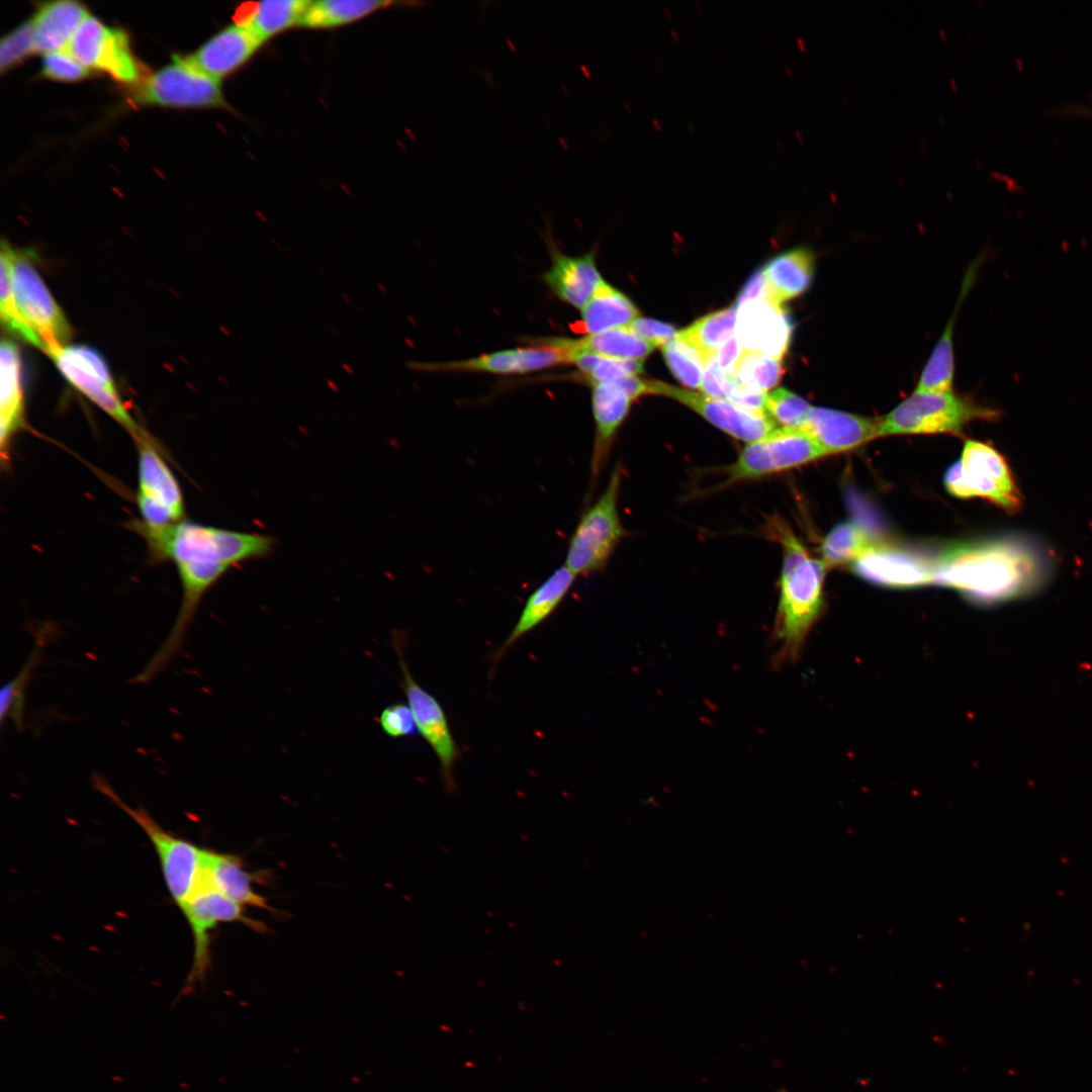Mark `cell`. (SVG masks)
Masks as SVG:
<instances>
[{
  "label": "cell",
  "mask_w": 1092,
  "mask_h": 1092,
  "mask_svg": "<svg viewBox=\"0 0 1092 1092\" xmlns=\"http://www.w3.org/2000/svg\"><path fill=\"white\" fill-rule=\"evenodd\" d=\"M32 53H34L32 28L30 21H28L10 31L1 39V72L10 70Z\"/></svg>",
  "instance_id": "cell-42"
},
{
  "label": "cell",
  "mask_w": 1092,
  "mask_h": 1092,
  "mask_svg": "<svg viewBox=\"0 0 1092 1092\" xmlns=\"http://www.w3.org/2000/svg\"><path fill=\"white\" fill-rule=\"evenodd\" d=\"M12 296L16 310L51 358L68 346L71 327L33 264L30 252L9 244Z\"/></svg>",
  "instance_id": "cell-7"
},
{
  "label": "cell",
  "mask_w": 1092,
  "mask_h": 1092,
  "mask_svg": "<svg viewBox=\"0 0 1092 1092\" xmlns=\"http://www.w3.org/2000/svg\"><path fill=\"white\" fill-rule=\"evenodd\" d=\"M736 315L735 305L709 313L677 332L676 338L697 349L706 364L735 336Z\"/></svg>",
  "instance_id": "cell-33"
},
{
  "label": "cell",
  "mask_w": 1092,
  "mask_h": 1092,
  "mask_svg": "<svg viewBox=\"0 0 1092 1092\" xmlns=\"http://www.w3.org/2000/svg\"><path fill=\"white\" fill-rule=\"evenodd\" d=\"M40 74L54 81L75 82L88 77L90 70L65 49L44 55Z\"/></svg>",
  "instance_id": "cell-43"
},
{
  "label": "cell",
  "mask_w": 1092,
  "mask_h": 1092,
  "mask_svg": "<svg viewBox=\"0 0 1092 1092\" xmlns=\"http://www.w3.org/2000/svg\"><path fill=\"white\" fill-rule=\"evenodd\" d=\"M850 567L870 582L911 588L932 583L934 554L914 546L876 541Z\"/></svg>",
  "instance_id": "cell-15"
},
{
  "label": "cell",
  "mask_w": 1092,
  "mask_h": 1092,
  "mask_svg": "<svg viewBox=\"0 0 1092 1092\" xmlns=\"http://www.w3.org/2000/svg\"><path fill=\"white\" fill-rule=\"evenodd\" d=\"M952 315L932 351L916 387L917 390L949 391L953 379Z\"/></svg>",
  "instance_id": "cell-36"
},
{
  "label": "cell",
  "mask_w": 1092,
  "mask_h": 1092,
  "mask_svg": "<svg viewBox=\"0 0 1092 1092\" xmlns=\"http://www.w3.org/2000/svg\"><path fill=\"white\" fill-rule=\"evenodd\" d=\"M44 641L43 637L36 640L29 658L20 671L12 680L2 687L0 693V720L2 724L8 719L12 721L18 730L23 728L26 689L32 671L41 656Z\"/></svg>",
  "instance_id": "cell-35"
},
{
  "label": "cell",
  "mask_w": 1092,
  "mask_h": 1092,
  "mask_svg": "<svg viewBox=\"0 0 1092 1092\" xmlns=\"http://www.w3.org/2000/svg\"><path fill=\"white\" fill-rule=\"evenodd\" d=\"M762 269L769 298L783 304L809 288L814 274V257L809 250L797 248L776 256Z\"/></svg>",
  "instance_id": "cell-30"
},
{
  "label": "cell",
  "mask_w": 1092,
  "mask_h": 1092,
  "mask_svg": "<svg viewBox=\"0 0 1092 1092\" xmlns=\"http://www.w3.org/2000/svg\"><path fill=\"white\" fill-rule=\"evenodd\" d=\"M623 468L618 463L597 500L581 513L571 533L564 565L576 576L603 571L615 549L627 535L620 515L619 495Z\"/></svg>",
  "instance_id": "cell-4"
},
{
  "label": "cell",
  "mask_w": 1092,
  "mask_h": 1092,
  "mask_svg": "<svg viewBox=\"0 0 1092 1092\" xmlns=\"http://www.w3.org/2000/svg\"><path fill=\"white\" fill-rule=\"evenodd\" d=\"M1048 574V558L1035 543L1006 536L946 545L934 554L932 583L994 604L1028 595Z\"/></svg>",
  "instance_id": "cell-2"
},
{
  "label": "cell",
  "mask_w": 1092,
  "mask_h": 1092,
  "mask_svg": "<svg viewBox=\"0 0 1092 1092\" xmlns=\"http://www.w3.org/2000/svg\"><path fill=\"white\" fill-rule=\"evenodd\" d=\"M827 456L803 429L776 428L747 443L724 471L719 488L779 474Z\"/></svg>",
  "instance_id": "cell-9"
},
{
  "label": "cell",
  "mask_w": 1092,
  "mask_h": 1092,
  "mask_svg": "<svg viewBox=\"0 0 1092 1092\" xmlns=\"http://www.w3.org/2000/svg\"><path fill=\"white\" fill-rule=\"evenodd\" d=\"M8 243L1 245L0 315L2 325L12 336L39 349L38 341L20 318L12 296Z\"/></svg>",
  "instance_id": "cell-41"
},
{
  "label": "cell",
  "mask_w": 1092,
  "mask_h": 1092,
  "mask_svg": "<svg viewBox=\"0 0 1092 1092\" xmlns=\"http://www.w3.org/2000/svg\"><path fill=\"white\" fill-rule=\"evenodd\" d=\"M547 237L551 261L542 279L559 300L581 309L603 281L595 253L566 255L556 247L550 234Z\"/></svg>",
  "instance_id": "cell-21"
},
{
  "label": "cell",
  "mask_w": 1092,
  "mask_h": 1092,
  "mask_svg": "<svg viewBox=\"0 0 1092 1092\" xmlns=\"http://www.w3.org/2000/svg\"><path fill=\"white\" fill-rule=\"evenodd\" d=\"M812 407L804 398L786 388L766 393L765 413L780 428L801 429Z\"/></svg>",
  "instance_id": "cell-40"
},
{
  "label": "cell",
  "mask_w": 1092,
  "mask_h": 1092,
  "mask_svg": "<svg viewBox=\"0 0 1092 1092\" xmlns=\"http://www.w3.org/2000/svg\"><path fill=\"white\" fill-rule=\"evenodd\" d=\"M761 298H769V294L763 269H758L750 276L740 290L736 298L735 307L748 301Z\"/></svg>",
  "instance_id": "cell-47"
},
{
  "label": "cell",
  "mask_w": 1092,
  "mask_h": 1092,
  "mask_svg": "<svg viewBox=\"0 0 1092 1092\" xmlns=\"http://www.w3.org/2000/svg\"><path fill=\"white\" fill-rule=\"evenodd\" d=\"M343 368H344V369H345V371H346L347 373H349V374H353V372H354V371H353V369H352V367H351L350 365H347V364H343Z\"/></svg>",
  "instance_id": "cell-49"
},
{
  "label": "cell",
  "mask_w": 1092,
  "mask_h": 1092,
  "mask_svg": "<svg viewBox=\"0 0 1092 1092\" xmlns=\"http://www.w3.org/2000/svg\"><path fill=\"white\" fill-rule=\"evenodd\" d=\"M783 373L781 360L743 350L732 375L744 386L765 392L780 382Z\"/></svg>",
  "instance_id": "cell-37"
},
{
  "label": "cell",
  "mask_w": 1092,
  "mask_h": 1092,
  "mask_svg": "<svg viewBox=\"0 0 1092 1092\" xmlns=\"http://www.w3.org/2000/svg\"><path fill=\"white\" fill-rule=\"evenodd\" d=\"M742 347L736 336L729 339L717 352V361L726 373L733 374L742 354Z\"/></svg>",
  "instance_id": "cell-48"
},
{
  "label": "cell",
  "mask_w": 1092,
  "mask_h": 1092,
  "mask_svg": "<svg viewBox=\"0 0 1092 1092\" xmlns=\"http://www.w3.org/2000/svg\"><path fill=\"white\" fill-rule=\"evenodd\" d=\"M576 368L581 374V378L590 386H594L642 373L643 360L613 359L586 352L578 357Z\"/></svg>",
  "instance_id": "cell-38"
},
{
  "label": "cell",
  "mask_w": 1092,
  "mask_h": 1092,
  "mask_svg": "<svg viewBox=\"0 0 1092 1092\" xmlns=\"http://www.w3.org/2000/svg\"><path fill=\"white\" fill-rule=\"evenodd\" d=\"M91 782L97 792L128 815L149 838L159 858L167 890L181 908L196 885L203 848L163 828L143 807L126 804L102 775L94 772Z\"/></svg>",
  "instance_id": "cell-6"
},
{
  "label": "cell",
  "mask_w": 1092,
  "mask_h": 1092,
  "mask_svg": "<svg viewBox=\"0 0 1092 1092\" xmlns=\"http://www.w3.org/2000/svg\"><path fill=\"white\" fill-rule=\"evenodd\" d=\"M156 555L173 562L182 586L174 624L145 666L159 675L181 652L187 631L204 595L233 567L270 556L274 537L182 521L149 542Z\"/></svg>",
  "instance_id": "cell-1"
},
{
  "label": "cell",
  "mask_w": 1092,
  "mask_h": 1092,
  "mask_svg": "<svg viewBox=\"0 0 1092 1092\" xmlns=\"http://www.w3.org/2000/svg\"><path fill=\"white\" fill-rule=\"evenodd\" d=\"M133 100L144 105L230 108L220 80L204 73L188 56H174L172 64L149 76Z\"/></svg>",
  "instance_id": "cell-11"
},
{
  "label": "cell",
  "mask_w": 1092,
  "mask_h": 1092,
  "mask_svg": "<svg viewBox=\"0 0 1092 1092\" xmlns=\"http://www.w3.org/2000/svg\"><path fill=\"white\" fill-rule=\"evenodd\" d=\"M1000 412L949 391L915 390L880 420L878 437L960 433L976 420L995 421Z\"/></svg>",
  "instance_id": "cell-5"
},
{
  "label": "cell",
  "mask_w": 1092,
  "mask_h": 1092,
  "mask_svg": "<svg viewBox=\"0 0 1092 1092\" xmlns=\"http://www.w3.org/2000/svg\"><path fill=\"white\" fill-rule=\"evenodd\" d=\"M880 420L827 407L813 406L805 425L827 455L856 448L878 437Z\"/></svg>",
  "instance_id": "cell-22"
},
{
  "label": "cell",
  "mask_w": 1092,
  "mask_h": 1092,
  "mask_svg": "<svg viewBox=\"0 0 1092 1092\" xmlns=\"http://www.w3.org/2000/svg\"><path fill=\"white\" fill-rule=\"evenodd\" d=\"M87 16L86 8L76 1L41 4L30 20L34 53L46 55L65 50Z\"/></svg>",
  "instance_id": "cell-27"
},
{
  "label": "cell",
  "mask_w": 1092,
  "mask_h": 1092,
  "mask_svg": "<svg viewBox=\"0 0 1092 1092\" xmlns=\"http://www.w3.org/2000/svg\"><path fill=\"white\" fill-rule=\"evenodd\" d=\"M661 350L671 373L684 386L701 387L705 361L697 349L675 337Z\"/></svg>",
  "instance_id": "cell-39"
},
{
  "label": "cell",
  "mask_w": 1092,
  "mask_h": 1092,
  "mask_svg": "<svg viewBox=\"0 0 1092 1092\" xmlns=\"http://www.w3.org/2000/svg\"><path fill=\"white\" fill-rule=\"evenodd\" d=\"M263 44L249 28L234 22L188 57L204 73L221 80L245 66Z\"/></svg>",
  "instance_id": "cell-23"
},
{
  "label": "cell",
  "mask_w": 1092,
  "mask_h": 1092,
  "mask_svg": "<svg viewBox=\"0 0 1092 1092\" xmlns=\"http://www.w3.org/2000/svg\"><path fill=\"white\" fill-rule=\"evenodd\" d=\"M876 541L856 523H840L824 538L820 548L821 560L827 568L851 564Z\"/></svg>",
  "instance_id": "cell-34"
},
{
  "label": "cell",
  "mask_w": 1092,
  "mask_h": 1092,
  "mask_svg": "<svg viewBox=\"0 0 1092 1092\" xmlns=\"http://www.w3.org/2000/svg\"><path fill=\"white\" fill-rule=\"evenodd\" d=\"M764 532L783 549L771 656V664L781 667L800 657L809 633L823 614L827 567L821 559L811 556L781 517H770Z\"/></svg>",
  "instance_id": "cell-3"
},
{
  "label": "cell",
  "mask_w": 1092,
  "mask_h": 1092,
  "mask_svg": "<svg viewBox=\"0 0 1092 1092\" xmlns=\"http://www.w3.org/2000/svg\"><path fill=\"white\" fill-rule=\"evenodd\" d=\"M311 0H264L242 4L234 22L249 28L264 43L272 37L300 26Z\"/></svg>",
  "instance_id": "cell-29"
},
{
  "label": "cell",
  "mask_w": 1092,
  "mask_h": 1092,
  "mask_svg": "<svg viewBox=\"0 0 1092 1092\" xmlns=\"http://www.w3.org/2000/svg\"><path fill=\"white\" fill-rule=\"evenodd\" d=\"M736 334L744 351L781 360L793 334V323L783 304L769 298L748 301L736 307Z\"/></svg>",
  "instance_id": "cell-19"
},
{
  "label": "cell",
  "mask_w": 1092,
  "mask_h": 1092,
  "mask_svg": "<svg viewBox=\"0 0 1092 1092\" xmlns=\"http://www.w3.org/2000/svg\"><path fill=\"white\" fill-rule=\"evenodd\" d=\"M0 371V445L6 462L14 436L25 426L21 358L15 343L8 339L1 342Z\"/></svg>",
  "instance_id": "cell-26"
},
{
  "label": "cell",
  "mask_w": 1092,
  "mask_h": 1092,
  "mask_svg": "<svg viewBox=\"0 0 1092 1092\" xmlns=\"http://www.w3.org/2000/svg\"><path fill=\"white\" fill-rule=\"evenodd\" d=\"M647 382L649 394L663 395L685 404L719 430L746 444L778 428L765 413L745 410L729 400L709 397L658 380Z\"/></svg>",
  "instance_id": "cell-16"
},
{
  "label": "cell",
  "mask_w": 1092,
  "mask_h": 1092,
  "mask_svg": "<svg viewBox=\"0 0 1092 1092\" xmlns=\"http://www.w3.org/2000/svg\"><path fill=\"white\" fill-rule=\"evenodd\" d=\"M52 359L68 382L125 429L133 440L148 436L127 411L98 352L83 345H68Z\"/></svg>",
  "instance_id": "cell-12"
},
{
  "label": "cell",
  "mask_w": 1092,
  "mask_h": 1092,
  "mask_svg": "<svg viewBox=\"0 0 1092 1092\" xmlns=\"http://www.w3.org/2000/svg\"><path fill=\"white\" fill-rule=\"evenodd\" d=\"M66 50L88 70L105 72L121 83L133 84L141 78L127 34L94 16L83 20Z\"/></svg>",
  "instance_id": "cell-14"
},
{
  "label": "cell",
  "mask_w": 1092,
  "mask_h": 1092,
  "mask_svg": "<svg viewBox=\"0 0 1092 1092\" xmlns=\"http://www.w3.org/2000/svg\"><path fill=\"white\" fill-rule=\"evenodd\" d=\"M729 382L730 376L720 367L716 354L705 364L700 389L709 397L726 399Z\"/></svg>",
  "instance_id": "cell-46"
},
{
  "label": "cell",
  "mask_w": 1092,
  "mask_h": 1092,
  "mask_svg": "<svg viewBox=\"0 0 1092 1092\" xmlns=\"http://www.w3.org/2000/svg\"><path fill=\"white\" fill-rule=\"evenodd\" d=\"M401 670V688L413 712L418 733L434 751L442 774L447 793L456 790L454 777L455 764L460 757V750L452 735L445 711L439 701L426 691L411 673L403 655V639L396 634L393 637Z\"/></svg>",
  "instance_id": "cell-13"
},
{
  "label": "cell",
  "mask_w": 1092,
  "mask_h": 1092,
  "mask_svg": "<svg viewBox=\"0 0 1092 1092\" xmlns=\"http://www.w3.org/2000/svg\"><path fill=\"white\" fill-rule=\"evenodd\" d=\"M569 364L567 354L554 347L532 344L474 357L443 362H411L408 367L423 372H471L520 375Z\"/></svg>",
  "instance_id": "cell-17"
},
{
  "label": "cell",
  "mask_w": 1092,
  "mask_h": 1092,
  "mask_svg": "<svg viewBox=\"0 0 1092 1092\" xmlns=\"http://www.w3.org/2000/svg\"><path fill=\"white\" fill-rule=\"evenodd\" d=\"M632 401L633 399L616 380L592 386L595 436L590 455L588 498L605 469L615 439L630 411Z\"/></svg>",
  "instance_id": "cell-20"
},
{
  "label": "cell",
  "mask_w": 1092,
  "mask_h": 1092,
  "mask_svg": "<svg viewBox=\"0 0 1092 1092\" xmlns=\"http://www.w3.org/2000/svg\"><path fill=\"white\" fill-rule=\"evenodd\" d=\"M556 349L574 348L586 350L603 357L621 360H642L655 346L636 335L628 326L611 329L578 339L564 337H542L529 340Z\"/></svg>",
  "instance_id": "cell-28"
},
{
  "label": "cell",
  "mask_w": 1092,
  "mask_h": 1092,
  "mask_svg": "<svg viewBox=\"0 0 1092 1092\" xmlns=\"http://www.w3.org/2000/svg\"><path fill=\"white\" fill-rule=\"evenodd\" d=\"M377 722L382 731L392 738L418 734L415 718L407 703H394L386 706L379 714Z\"/></svg>",
  "instance_id": "cell-44"
},
{
  "label": "cell",
  "mask_w": 1092,
  "mask_h": 1092,
  "mask_svg": "<svg viewBox=\"0 0 1092 1092\" xmlns=\"http://www.w3.org/2000/svg\"><path fill=\"white\" fill-rule=\"evenodd\" d=\"M193 938V961L188 985L202 981L210 968V931L219 923L241 921L254 927L257 921L243 914L242 905L211 888H197L180 908Z\"/></svg>",
  "instance_id": "cell-18"
},
{
  "label": "cell",
  "mask_w": 1092,
  "mask_h": 1092,
  "mask_svg": "<svg viewBox=\"0 0 1092 1092\" xmlns=\"http://www.w3.org/2000/svg\"><path fill=\"white\" fill-rule=\"evenodd\" d=\"M397 2L382 0H317L307 7L300 26L330 29L359 21Z\"/></svg>",
  "instance_id": "cell-32"
},
{
  "label": "cell",
  "mask_w": 1092,
  "mask_h": 1092,
  "mask_svg": "<svg viewBox=\"0 0 1092 1092\" xmlns=\"http://www.w3.org/2000/svg\"><path fill=\"white\" fill-rule=\"evenodd\" d=\"M252 883V875L243 868L239 858L228 853L202 849L194 889L211 888L242 906L270 909L266 899L254 891Z\"/></svg>",
  "instance_id": "cell-25"
},
{
  "label": "cell",
  "mask_w": 1092,
  "mask_h": 1092,
  "mask_svg": "<svg viewBox=\"0 0 1092 1092\" xmlns=\"http://www.w3.org/2000/svg\"><path fill=\"white\" fill-rule=\"evenodd\" d=\"M138 448L136 505L143 533L152 541L184 518V498L176 476L152 438L134 440Z\"/></svg>",
  "instance_id": "cell-10"
},
{
  "label": "cell",
  "mask_w": 1092,
  "mask_h": 1092,
  "mask_svg": "<svg viewBox=\"0 0 1092 1092\" xmlns=\"http://www.w3.org/2000/svg\"><path fill=\"white\" fill-rule=\"evenodd\" d=\"M944 485L954 496H979L1010 513L1022 506L1007 461L994 447L981 441H966L961 459L945 473Z\"/></svg>",
  "instance_id": "cell-8"
},
{
  "label": "cell",
  "mask_w": 1092,
  "mask_h": 1092,
  "mask_svg": "<svg viewBox=\"0 0 1092 1092\" xmlns=\"http://www.w3.org/2000/svg\"><path fill=\"white\" fill-rule=\"evenodd\" d=\"M639 315L635 304L621 291L601 282L587 303L580 309V326L586 335L626 327Z\"/></svg>",
  "instance_id": "cell-31"
},
{
  "label": "cell",
  "mask_w": 1092,
  "mask_h": 1092,
  "mask_svg": "<svg viewBox=\"0 0 1092 1092\" xmlns=\"http://www.w3.org/2000/svg\"><path fill=\"white\" fill-rule=\"evenodd\" d=\"M577 577L564 565L554 569L527 598L518 621L492 655L497 663L522 637L538 627L560 606Z\"/></svg>",
  "instance_id": "cell-24"
},
{
  "label": "cell",
  "mask_w": 1092,
  "mask_h": 1092,
  "mask_svg": "<svg viewBox=\"0 0 1092 1092\" xmlns=\"http://www.w3.org/2000/svg\"><path fill=\"white\" fill-rule=\"evenodd\" d=\"M628 327L638 336L656 346H664L675 339L677 332L666 323L637 317Z\"/></svg>",
  "instance_id": "cell-45"
}]
</instances>
